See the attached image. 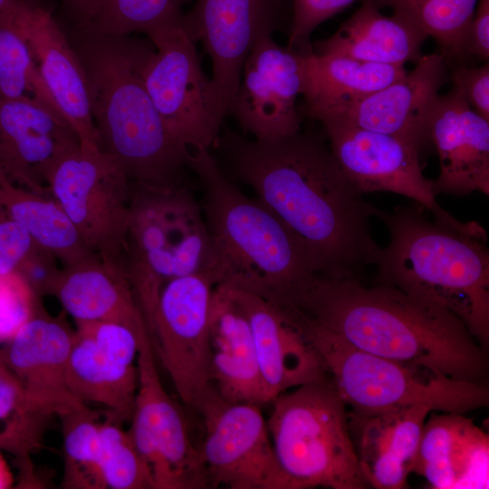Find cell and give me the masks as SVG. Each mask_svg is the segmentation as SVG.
<instances>
[{"label": "cell", "mask_w": 489, "mask_h": 489, "mask_svg": "<svg viewBox=\"0 0 489 489\" xmlns=\"http://www.w3.org/2000/svg\"><path fill=\"white\" fill-rule=\"evenodd\" d=\"M45 253L28 231L0 207V276L23 274Z\"/></svg>", "instance_id": "ab89813d"}, {"label": "cell", "mask_w": 489, "mask_h": 489, "mask_svg": "<svg viewBox=\"0 0 489 489\" xmlns=\"http://www.w3.org/2000/svg\"><path fill=\"white\" fill-rule=\"evenodd\" d=\"M62 6L73 25H84L92 19L97 0H62Z\"/></svg>", "instance_id": "7bdbcfd3"}, {"label": "cell", "mask_w": 489, "mask_h": 489, "mask_svg": "<svg viewBox=\"0 0 489 489\" xmlns=\"http://www.w3.org/2000/svg\"><path fill=\"white\" fill-rule=\"evenodd\" d=\"M428 139L436 149L439 174L431 179L437 195H489V121L477 114L453 87L433 109Z\"/></svg>", "instance_id": "7402d4cb"}, {"label": "cell", "mask_w": 489, "mask_h": 489, "mask_svg": "<svg viewBox=\"0 0 489 489\" xmlns=\"http://www.w3.org/2000/svg\"><path fill=\"white\" fill-rule=\"evenodd\" d=\"M35 290L20 273L0 276V341H7L37 311Z\"/></svg>", "instance_id": "f35d334b"}, {"label": "cell", "mask_w": 489, "mask_h": 489, "mask_svg": "<svg viewBox=\"0 0 489 489\" xmlns=\"http://www.w3.org/2000/svg\"><path fill=\"white\" fill-rule=\"evenodd\" d=\"M19 2L0 10V97L40 99L57 107L17 24Z\"/></svg>", "instance_id": "836d02e7"}, {"label": "cell", "mask_w": 489, "mask_h": 489, "mask_svg": "<svg viewBox=\"0 0 489 489\" xmlns=\"http://www.w3.org/2000/svg\"><path fill=\"white\" fill-rule=\"evenodd\" d=\"M489 58V0H479L465 38L462 57Z\"/></svg>", "instance_id": "b9f144b4"}, {"label": "cell", "mask_w": 489, "mask_h": 489, "mask_svg": "<svg viewBox=\"0 0 489 489\" xmlns=\"http://www.w3.org/2000/svg\"><path fill=\"white\" fill-rule=\"evenodd\" d=\"M124 269L149 333L162 287L207 272L211 245L201 204L183 183L130 184Z\"/></svg>", "instance_id": "8992f818"}, {"label": "cell", "mask_w": 489, "mask_h": 489, "mask_svg": "<svg viewBox=\"0 0 489 489\" xmlns=\"http://www.w3.org/2000/svg\"><path fill=\"white\" fill-rule=\"evenodd\" d=\"M229 290L248 319L269 403L298 386L330 379L312 341L288 312L254 293Z\"/></svg>", "instance_id": "44dd1931"}, {"label": "cell", "mask_w": 489, "mask_h": 489, "mask_svg": "<svg viewBox=\"0 0 489 489\" xmlns=\"http://www.w3.org/2000/svg\"><path fill=\"white\" fill-rule=\"evenodd\" d=\"M445 79L444 55H423L404 77L360 100L321 112L313 120L335 117L422 146L428 139L430 117Z\"/></svg>", "instance_id": "ffe728a7"}, {"label": "cell", "mask_w": 489, "mask_h": 489, "mask_svg": "<svg viewBox=\"0 0 489 489\" xmlns=\"http://www.w3.org/2000/svg\"><path fill=\"white\" fill-rule=\"evenodd\" d=\"M488 436L464 414L431 411L413 472L432 488H487Z\"/></svg>", "instance_id": "603a6c76"}, {"label": "cell", "mask_w": 489, "mask_h": 489, "mask_svg": "<svg viewBox=\"0 0 489 489\" xmlns=\"http://www.w3.org/2000/svg\"><path fill=\"white\" fill-rule=\"evenodd\" d=\"M185 0H97L84 26L97 34L127 36L143 33L150 41L182 25Z\"/></svg>", "instance_id": "4dcf8cb0"}, {"label": "cell", "mask_w": 489, "mask_h": 489, "mask_svg": "<svg viewBox=\"0 0 489 489\" xmlns=\"http://www.w3.org/2000/svg\"><path fill=\"white\" fill-rule=\"evenodd\" d=\"M417 203L379 209L389 233L377 283L457 316L484 349L489 344V249L485 230L448 212L428 219Z\"/></svg>", "instance_id": "277c9868"}, {"label": "cell", "mask_w": 489, "mask_h": 489, "mask_svg": "<svg viewBox=\"0 0 489 489\" xmlns=\"http://www.w3.org/2000/svg\"><path fill=\"white\" fill-rule=\"evenodd\" d=\"M271 404L270 436L296 489L369 487L354 448L349 409L331 379L289 389Z\"/></svg>", "instance_id": "ba28073f"}, {"label": "cell", "mask_w": 489, "mask_h": 489, "mask_svg": "<svg viewBox=\"0 0 489 489\" xmlns=\"http://www.w3.org/2000/svg\"><path fill=\"white\" fill-rule=\"evenodd\" d=\"M197 411L205 427L198 449L211 487L296 489L277 459L260 406L227 402L216 392Z\"/></svg>", "instance_id": "4fadbf2b"}, {"label": "cell", "mask_w": 489, "mask_h": 489, "mask_svg": "<svg viewBox=\"0 0 489 489\" xmlns=\"http://www.w3.org/2000/svg\"><path fill=\"white\" fill-rule=\"evenodd\" d=\"M285 309L369 353L456 380L487 381L485 349L465 324L391 285L316 275Z\"/></svg>", "instance_id": "7a4b0ae2"}, {"label": "cell", "mask_w": 489, "mask_h": 489, "mask_svg": "<svg viewBox=\"0 0 489 489\" xmlns=\"http://www.w3.org/2000/svg\"><path fill=\"white\" fill-rule=\"evenodd\" d=\"M317 120L323 126L331 153L359 192H391L412 199L433 216L444 211L436 201L431 179L423 175L419 144L335 117Z\"/></svg>", "instance_id": "5bb4252c"}, {"label": "cell", "mask_w": 489, "mask_h": 489, "mask_svg": "<svg viewBox=\"0 0 489 489\" xmlns=\"http://www.w3.org/2000/svg\"><path fill=\"white\" fill-rule=\"evenodd\" d=\"M151 42L155 50L144 81L167 130L185 149H210L227 115L228 98L204 72L196 43L182 25Z\"/></svg>", "instance_id": "30bf717a"}, {"label": "cell", "mask_w": 489, "mask_h": 489, "mask_svg": "<svg viewBox=\"0 0 489 489\" xmlns=\"http://www.w3.org/2000/svg\"><path fill=\"white\" fill-rule=\"evenodd\" d=\"M63 438L62 485L69 489H104L99 466L98 416L86 405L61 417Z\"/></svg>", "instance_id": "e575fe53"}, {"label": "cell", "mask_w": 489, "mask_h": 489, "mask_svg": "<svg viewBox=\"0 0 489 489\" xmlns=\"http://www.w3.org/2000/svg\"><path fill=\"white\" fill-rule=\"evenodd\" d=\"M292 5L287 48L300 53L312 52L310 38L323 22L342 12L357 0H289ZM383 6L388 0H375Z\"/></svg>", "instance_id": "8d00e7d4"}, {"label": "cell", "mask_w": 489, "mask_h": 489, "mask_svg": "<svg viewBox=\"0 0 489 489\" xmlns=\"http://www.w3.org/2000/svg\"><path fill=\"white\" fill-rule=\"evenodd\" d=\"M139 386L128 429L149 466L155 489H204L211 484L177 405L159 378L149 333L139 337Z\"/></svg>", "instance_id": "7c38bea8"}, {"label": "cell", "mask_w": 489, "mask_h": 489, "mask_svg": "<svg viewBox=\"0 0 489 489\" xmlns=\"http://www.w3.org/2000/svg\"><path fill=\"white\" fill-rule=\"evenodd\" d=\"M66 379L71 392L82 403L107 408L120 423L130 420L139 386L137 363L125 364L107 358L75 331Z\"/></svg>", "instance_id": "f1b7e54d"}, {"label": "cell", "mask_w": 489, "mask_h": 489, "mask_svg": "<svg viewBox=\"0 0 489 489\" xmlns=\"http://www.w3.org/2000/svg\"><path fill=\"white\" fill-rule=\"evenodd\" d=\"M75 322L76 333L91 340L107 358L125 364L137 363L139 333L147 326L134 330L113 321Z\"/></svg>", "instance_id": "74e56055"}, {"label": "cell", "mask_w": 489, "mask_h": 489, "mask_svg": "<svg viewBox=\"0 0 489 489\" xmlns=\"http://www.w3.org/2000/svg\"><path fill=\"white\" fill-rule=\"evenodd\" d=\"M41 291L56 297L75 321H113L134 330L147 326L126 273L96 254L57 268Z\"/></svg>", "instance_id": "484cf974"}, {"label": "cell", "mask_w": 489, "mask_h": 489, "mask_svg": "<svg viewBox=\"0 0 489 489\" xmlns=\"http://www.w3.org/2000/svg\"><path fill=\"white\" fill-rule=\"evenodd\" d=\"M218 163L273 212L303 247L317 275L360 278L382 248L369 221L379 208L362 198L331 149L298 132L259 141L225 129L211 147Z\"/></svg>", "instance_id": "6da1fadb"}, {"label": "cell", "mask_w": 489, "mask_h": 489, "mask_svg": "<svg viewBox=\"0 0 489 489\" xmlns=\"http://www.w3.org/2000/svg\"><path fill=\"white\" fill-rule=\"evenodd\" d=\"M216 286L199 272L168 281L161 289L149 331L181 401L195 410L216 392L211 372L209 313Z\"/></svg>", "instance_id": "8fae6325"}, {"label": "cell", "mask_w": 489, "mask_h": 489, "mask_svg": "<svg viewBox=\"0 0 489 489\" xmlns=\"http://www.w3.org/2000/svg\"><path fill=\"white\" fill-rule=\"evenodd\" d=\"M303 111L313 119L360 100L404 77L405 65L367 62L343 55L304 54Z\"/></svg>", "instance_id": "83f0119b"}, {"label": "cell", "mask_w": 489, "mask_h": 489, "mask_svg": "<svg viewBox=\"0 0 489 489\" xmlns=\"http://www.w3.org/2000/svg\"><path fill=\"white\" fill-rule=\"evenodd\" d=\"M130 184L110 155L82 145L55 165L47 182L50 196L89 248L124 273Z\"/></svg>", "instance_id": "9c48e42d"}, {"label": "cell", "mask_w": 489, "mask_h": 489, "mask_svg": "<svg viewBox=\"0 0 489 489\" xmlns=\"http://www.w3.org/2000/svg\"><path fill=\"white\" fill-rule=\"evenodd\" d=\"M75 331L40 306L0 350V359L21 383L30 404L61 417L86 404L71 392L66 379Z\"/></svg>", "instance_id": "ac0fdd59"}, {"label": "cell", "mask_w": 489, "mask_h": 489, "mask_svg": "<svg viewBox=\"0 0 489 489\" xmlns=\"http://www.w3.org/2000/svg\"><path fill=\"white\" fill-rule=\"evenodd\" d=\"M68 37L84 69L100 149L131 183H184L189 149L167 130L149 94L144 69L155 45L130 35L73 25Z\"/></svg>", "instance_id": "3957f363"}, {"label": "cell", "mask_w": 489, "mask_h": 489, "mask_svg": "<svg viewBox=\"0 0 489 489\" xmlns=\"http://www.w3.org/2000/svg\"><path fill=\"white\" fill-rule=\"evenodd\" d=\"M0 207L28 231L39 246L63 265L95 254L51 196L18 185L1 168Z\"/></svg>", "instance_id": "f546056e"}, {"label": "cell", "mask_w": 489, "mask_h": 489, "mask_svg": "<svg viewBox=\"0 0 489 489\" xmlns=\"http://www.w3.org/2000/svg\"><path fill=\"white\" fill-rule=\"evenodd\" d=\"M20 0H0V10L14 5Z\"/></svg>", "instance_id": "f6af8a7d"}, {"label": "cell", "mask_w": 489, "mask_h": 489, "mask_svg": "<svg viewBox=\"0 0 489 489\" xmlns=\"http://www.w3.org/2000/svg\"><path fill=\"white\" fill-rule=\"evenodd\" d=\"M15 17L44 84L81 145L100 149L86 74L67 33L48 8L33 0L17 4Z\"/></svg>", "instance_id": "d6986e66"}, {"label": "cell", "mask_w": 489, "mask_h": 489, "mask_svg": "<svg viewBox=\"0 0 489 489\" xmlns=\"http://www.w3.org/2000/svg\"><path fill=\"white\" fill-rule=\"evenodd\" d=\"M304 54L267 35L247 55L227 115L254 139L271 141L301 130L296 101L304 88Z\"/></svg>", "instance_id": "9a60e30c"}, {"label": "cell", "mask_w": 489, "mask_h": 489, "mask_svg": "<svg viewBox=\"0 0 489 489\" xmlns=\"http://www.w3.org/2000/svg\"><path fill=\"white\" fill-rule=\"evenodd\" d=\"M292 315L312 341L332 385L353 415L373 416L414 406L465 415L488 406L487 381L456 380L369 353L297 312Z\"/></svg>", "instance_id": "52a82bcc"}, {"label": "cell", "mask_w": 489, "mask_h": 489, "mask_svg": "<svg viewBox=\"0 0 489 489\" xmlns=\"http://www.w3.org/2000/svg\"><path fill=\"white\" fill-rule=\"evenodd\" d=\"M479 0H388L385 5L417 25L440 46L446 61L462 58L465 38Z\"/></svg>", "instance_id": "1f68e13d"}, {"label": "cell", "mask_w": 489, "mask_h": 489, "mask_svg": "<svg viewBox=\"0 0 489 489\" xmlns=\"http://www.w3.org/2000/svg\"><path fill=\"white\" fill-rule=\"evenodd\" d=\"M120 424L111 416L100 425L99 466L104 488L155 489L149 466Z\"/></svg>", "instance_id": "d590c367"}, {"label": "cell", "mask_w": 489, "mask_h": 489, "mask_svg": "<svg viewBox=\"0 0 489 489\" xmlns=\"http://www.w3.org/2000/svg\"><path fill=\"white\" fill-rule=\"evenodd\" d=\"M379 7L375 0H363L331 36L312 45V53L380 64L417 63L427 36L405 16L395 12L385 15Z\"/></svg>", "instance_id": "4316f807"}, {"label": "cell", "mask_w": 489, "mask_h": 489, "mask_svg": "<svg viewBox=\"0 0 489 489\" xmlns=\"http://www.w3.org/2000/svg\"><path fill=\"white\" fill-rule=\"evenodd\" d=\"M13 482L14 478L10 467L0 451V489L11 487Z\"/></svg>", "instance_id": "ee69618b"}, {"label": "cell", "mask_w": 489, "mask_h": 489, "mask_svg": "<svg viewBox=\"0 0 489 489\" xmlns=\"http://www.w3.org/2000/svg\"><path fill=\"white\" fill-rule=\"evenodd\" d=\"M209 345L212 381L222 399L269 404L248 319L224 285L212 294Z\"/></svg>", "instance_id": "cb8c5ba5"}, {"label": "cell", "mask_w": 489, "mask_h": 489, "mask_svg": "<svg viewBox=\"0 0 489 489\" xmlns=\"http://www.w3.org/2000/svg\"><path fill=\"white\" fill-rule=\"evenodd\" d=\"M455 88L471 108L489 121V65L480 67L461 66L451 73Z\"/></svg>", "instance_id": "60d3db41"}, {"label": "cell", "mask_w": 489, "mask_h": 489, "mask_svg": "<svg viewBox=\"0 0 489 489\" xmlns=\"http://www.w3.org/2000/svg\"><path fill=\"white\" fill-rule=\"evenodd\" d=\"M430 412L425 406L367 417L349 412L354 448L369 486L408 487V476L413 473L423 426Z\"/></svg>", "instance_id": "d4e9b609"}, {"label": "cell", "mask_w": 489, "mask_h": 489, "mask_svg": "<svg viewBox=\"0 0 489 489\" xmlns=\"http://www.w3.org/2000/svg\"><path fill=\"white\" fill-rule=\"evenodd\" d=\"M48 417L28 401L24 388L0 359V451L12 454L27 467L39 449Z\"/></svg>", "instance_id": "d6a6232c"}, {"label": "cell", "mask_w": 489, "mask_h": 489, "mask_svg": "<svg viewBox=\"0 0 489 489\" xmlns=\"http://www.w3.org/2000/svg\"><path fill=\"white\" fill-rule=\"evenodd\" d=\"M187 167L202 191L216 285L288 306L317 275L293 234L256 197L244 195L210 149H189Z\"/></svg>", "instance_id": "5b68a950"}, {"label": "cell", "mask_w": 489, "mask_h": 489, "mask_svg": "<svg viewBox=\"0 0 489 489\" xmlns=\"http://www.w3.org/2000/svg\"><path fill=\"white\" fill-rule=\"evenodd\" d=\"M285 0H197L182 28L203 44L212 62V78L231 102L244 62L255 43L273 35L284 21ZM230 104V103H229Z\"/></svg>", "instance_id": "2e32d148"}, {"label": "cell", "mask_w": 489, "mask_h": 489, "mask_svg": "<svg viewBox=\"0 0 489 489\" xmlns=\"http://www.w3.org/2000/svg\"><path fill=\"white\" fill-rule=\"evenodd\" d=\"M80 145L57 107L40 99L0 97V168L18 185L50 196L53 168Z\"/></svg>", "instance_id": "e0dca14e"}]
</instances>
